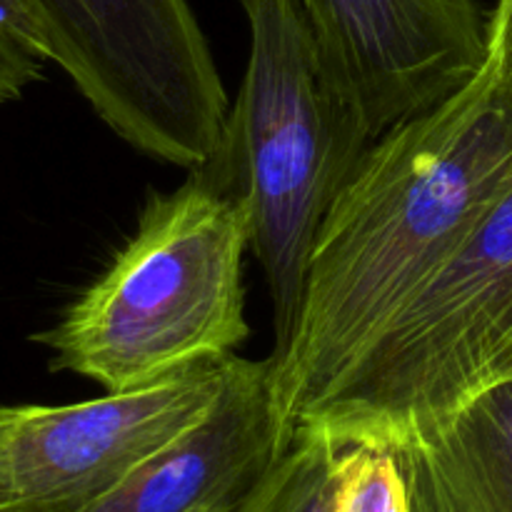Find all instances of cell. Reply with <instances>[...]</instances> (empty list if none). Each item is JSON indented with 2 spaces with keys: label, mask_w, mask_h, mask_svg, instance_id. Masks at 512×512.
<instances>
[{
  "label": "cell",
  "mask_w": 512,
  "mask_h": 512,
  "mask_svg": "<svg viewBox=\"0 0 512 512\" xmlns=\"http://www.w3.org/2000/svg\"><path fill=\"white\" fill-rule=\"evenodd\" d=\"M510 190L512 93L488 58L453 98L375 140L330 208L293 343L273 363L293 428Z\"/></svg>",
  "instance_id": "6da1fadb"
},
{
  "label": "cell",
  "mask_w": 512,
  "mask_h": 512,
  "mask_svg": "<svg viewBox=\"0 0 512 512\" xmlns=\"http://www.w3.org/2000/svg\"><path fill=\"white\" fill-rule=\"evenodd\" d=\"M238 3L250 30L248 65L203 168L248 215L250 253L273 305L270 358L280 365L320 228L375 138L330 70L300 0Z\"/></svg>",
  "instance_id": "7a4b0ae2"
},
{
  "label": "cell",
  "mask_w": 512,
  "mask_h": 512,
  "mask_svg": "<svg viewBox=\"0 0 512 512\" xmlns=\"http://www.w3.org/2000/svg\"><path fill=\"white\" fill-rule=\"evenodd\" d=\"M245 208L200 165L168 195H150L133 238L35 343L50 370L130 393L248 340Z\"/></svg>",
  "instance_id": "3957f363"
},
{
  "label": "cell",
  "mask_w": 512,
  "mask_h": 512,
  "mask_svg": "<svg viewBox=\"0 0 512 512\" xmlns=\"http://www.w3.org/2000/svg\"><path fill=\"white\" fill-rule=\"evenodd\" d=\"M512 380V190L298 428L395 450Z\"/></svg>",
  "instance_id": "277c9868"
},
{
  "label": "cell",
  "mask_w": 512,
  "mask_h": 512,
  "mask_svg": "<svg viewBox=\"0 0 512 512\" xmlns=\"http://www.w3.org/2000/svg\"><path fill=\"white\" fill-rule=\"evenodd\" d=\"M50 60L130 148L193 170L223 138L230 105L188 0H33Z\"/></svg>",
  "instance_id": "5b68a950"
},
{
  "label": "cell",
  "mask_w": 512,
  "mask_h": 512,
  "mask_svg": "<svg viewBox=\"0 0 512 512\" xmlns=\"http://www.w3.org/2000/svg\"><path fill=\"white\" fill-rule=\"evenodd\" d=\"M228 358L130 393L0 408V512H90L138 465L208 415Z\"/></svg>",
  "instance_id": "8992f818"
},
{
  "label": "cell",
  "mask_w": 512,
  "mask_h": 512,
  "mask_svg": "<svg viewBox=\"0 0 512 512\" xmlns=\"http://www.w3.org/2000/svg\"><path fill=\"white\" fill-rule=\"evenodd\" d=\"M373 138L463 90L490 55L478 0H300Z\"/></svg>",
  "instance_id": "52a82bcc"
},
{
  "label": "cell",
  "mask_w": 512,
  "mask_h": 512,
  "mask_svg": "<svg viewBox=\"0 0 512 512\" xmlns=\"http://www.w3.org/2000/svg\"><path fill=\"white\" fill-rule=\"evenodd\" d=\"M295 438L273 358H228L218 400L90 512H240Z\"/></svg>",
  "instance_id": "ba28073f"
},
{
  "label": "cell",
  "mask_w": 512,
  "mask_h": 512,
  "mask_svg": "<svg viewBox=\"0 0 512 512\" xmlns=\"http://www.w3.org/2000/svg\"><path fill=\"white\" fill-rule=\"evenodd\" d=\"M390 453L410 512H512V380Z\"/></svg>",
  "instance_id": "9c48e42d"
},
{
  "label": "cell",
  "mask_w": 512,
  "mask_h": 512,
  "mask_svg": "<svg viewBox=\"0 0 512 512\" xmlns=\"http://www.w3.org/2000/svg\"><path fill=\"white\" fill-rule=\"evenodd\" d=\"M343 453L328 435L295 428V438L240 512H325Z\"/></svg>",
  "instance_id": "30bf717a"
},
{
  "label": "cell",
  "mask_w": 512,
  "mask_h": 512,
  "mask_svg": "<svg viewBox=\"0 0 512 512\" xmlns=\"http://www.w3.org/2000/svg\"><path fill=\"white\" fill-rule=\"evenodd\" d=\"M325 512H410L408 488L393 453L343 448Z\"/></svg>",
  "instance_id": "8fae6325"
},
{
  "label": "cell",
  "mask_w": 512,
  "mask_h": 512,
  "mask_svg": "<svg viewBox=\"0 0 512 512\" xmlns=\"http://www.w3.org/2000/svg\"><path fill=\"white\" fill-rule=\"evenodd\" d=\"M40 75L43 60L0 30V103L18 100Z\"/></svg>",
  "instance_id": "7c38bea8"
},
{
  "label": "cell",
  "mask_w": 512,
  "mask_h": 512,
  "mask_svg": "<svg viewBox=\"0 0 512 512\" xmlns=\"http://www.w3.org/2000/svg\"><path fill=\"white\" fill-rule=\"evenodd\" d=\"M0 30L40 60H50L48 30L33 0H0Z\"/></svg>",
  "instance_id": "4fadbf2b"
},
{
  "label": "cell",
  "mask_w": 512,
  "mask_h": 512,
  "mask_svg": "<svg viewBox=\"0 0 512 512\" xmlns=\"http://www.w3.org/2000/svg\"><path fill=\"white\" fill-rule=\"evenodd\" d=\"M490 63L500 83L512 93V0H498L488 18Z\"/></svg>",
  "instance_id": "5bb4252c"
}]
</instances>
